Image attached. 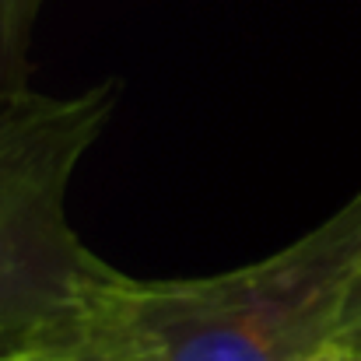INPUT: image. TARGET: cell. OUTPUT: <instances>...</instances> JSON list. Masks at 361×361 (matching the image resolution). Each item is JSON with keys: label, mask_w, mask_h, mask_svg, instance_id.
Masks as SVG:
<instances>
[{"label": "cell", "mask_w": 361, "mask_h": 361, "mask_svg": "<svg viewBox=\"0 0 361 361\" xmlns=\"http://www.w3.org/2000/svg\"><path fill=\"white\" fill-rule=\"evenodd\" d=\"M361 267V193L288 249L228 274L133 281L106 267L11 361H309L337 341Z\"/></svg>", "instance_id": "obj_1"}, {"label": "cell", "mask_w": 361, "mask_h": 361, "mask_svg": "<svg viewBox=\"0 0 361 361\" xmlns=\"http://www.w3.org/2000/svg\"><path fill=\"white\" fill-rule=\"evenodd\" d=\"M120 102V81L74 99L0 102V341L25 348L106 274L67 221V183Z\"/></svg>", "instance_id": "obj_2"}, {"label": "cell", "mask_w": 361, "mask_h": 361, "mask_svg": "<svg viewBox=\"0 0 361 361\" xmlns=\"http://www.w3.org/2000/svg\"><path fill=\"white\" fill-rule=\"evenodd\" d=\"M42 0H0V102L28 92V46Z\"/></svg>", "instance_id": "obj_3"}, {"label": "cell", "mask_w": 361, "mask_h": 361, "mask_svg": "<svg viewBox=\"0 0 361 361\" xmlns=\"http://www.w3.org/2000/svg\"><path fill=\"white\" fill-rule=\"evenodd\" d=\"M355 319H361V267H358V274H355V281H351V291H348V302H344V323L341 326H348Z\"/></svg>", "instance_id": "obj_4"}, {"label": "cell", "mask_w": 361, "mask_h": 361, "mask_svg": "<svg viewBox=\"0 0 361 361\" xmlns=\"http://www.w3.org/2000/svg\"><path fill=\"white\" fill-rule=\"evenodd\" d=\"M337 344L348 348V351H361V319H355V323H348V326L337 330Z\"/></svg>", "instance_id": "obj_5"}, {"label": "cell", "mask_w": 361, "mask_h": 361, "mask_svg": "<svg viewBox=\"0 0 361 361\" xmlns=\"http://www.w3.org/2000/svg\"><path fill=\"white\" fill-rule=\"evenodd\" d=\"M309 361H344V348H341V344L334 341V344H326V348H323L319 355H312Z\"/></svg>", "instance_id": "obj_6"}, {"label": "cell", "mask_w": 361, "mask_h": 361, "mask_svg": "<svg viewBox=\"0 0 361 361\" xmlns=\"http://www.w3.org/2000/svg\"><path fill=\"white\" fill-rule=\"evenodd\" d=\"M14 351H18L14 344H4V341H0V361H7L11 355H14Z\"/></svg>", "instance_id": "obj_7"}, {"label": "cell", "mask_w": 361, "mask_h": 361, "mask_svg": "<svg viewBox=\"0 0 361 361\" xmlns=\"http://www.w3.org/2000/svg\"><path fill=\"white\" fill-rule=\"evenodd\" d=\"M344 361H361V351H348L344 348Z\"/></svg>", "instance_id": "obj_8"}, {"label": "cell", "mask_w": 361, "mask_h": 361, "mask_svg": "<svg viewBox=\"0 0 361 361\" xmlns=\"http://www.w3.org/2000/svg\"><path fill=\"white\" fill-rule=\"evenodd\" d=\"M7 361H11V358H7Z\"/></svg>", "instance_id": "obj_9"}]
</instances>
